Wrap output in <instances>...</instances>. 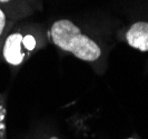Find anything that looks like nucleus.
I'll list each match as a JSON object with an SVG mask.
<instances>
[{
    "label": "nucleus",
    "instance_id": "obj_6",
    "mask_svg": "<svg viewBox=\"0 0 148 139\" xmlns=\"http://www.w3.org/2000/svg\"><path fill=\"white\" fill-rule=\"evenodd\" d=\"M8 1H10V0H0V2H8Z\"/></svg>",
    "mask_w": 148,
    "mask_h": 139
},
{
    "label": "nucleus",
    "instance_id": "obj_4",
    "mask_svg": "<svg viewBox=\"0 0 148 139\" xmlns=\"http://www.w3.org/2000/svg\"><path fill=\"white\" fill-rule=\"evenodd\" d=\"M22 42H23V46H25L28 50H34L35 47H36V39L31 36V35H28V36L23 37Z\"/></svg>",
    "mask_w": 148,
    "mask_h": 139
},
{
    "label": "nucleus",
    "instance_id": "obj_3",
    "mask_svg": "<svg viewBox=\"0 0 148 139\" xmlns=\"http://www.w3.org/2000/svg\"><path fill=\"white\" fill-rule=\"evenodd\" d=\"M23 37L20 34H11L6 39L3 46V57L8 64L18 66L23 61L25 55L21 51V44Z\"/></svg>",
    "mask_w": 148,
    "mask_h": 139
},
{
    "label": "nucleus",
    "instance_id": "obj_7",
    "mask_svg": "<svg viewBox=\"0 0 148 139\" xmlns=\"http://www.w3.org/2000/svg\"><path fill=\"white\" fill-rule=\"evenodd\" d=\"M49 139H59V138H57V137H50Z\"/></svg>",
    "mask_w": 148,
    "mask_h": 139
},
{
    "label": "nucleus",
    "instance_id": "obj_5",
    "mask_svg": "<svg viewBox=\"0 0 148 139\" xmlns=\"http://www.w3.org/2000/svg\"><path fill=\"white\" fill-rule=\"evenodd\" d=\"M5 27H6V15H5V12L0 9V36H1V34L3 32Z\"/></svg>",
    "mask_w": 148,
    "mask_h": 139
},
{
    "label": "nucleus",
    "instance_id": "obj_1",
    "mask_svg": "<svg viewBox=\"0 0 148 139\" xmlns=\"http://www.w3.org/2000/svg\"><path fill=\"white\" fill-rule=\"evenodd\" d=\"M50 35L53 44L60 49L69 51L80 60L95 61L100 57V47L70 20L61 19L52 25Z\"/></svg>",
    "mask_w": 148,
    "mask_h": 139
},
{
    "label": "nucleus",
    "instance_id": "obj_8",
    "mask_svg": "<svg viewBox=\"0 0 148 139\" xmlns=\"http://www.w3.org/2000/svg\"><path fill=\"white\" fill-rule=\"evenodd\" d=\"M128 139H133V138H128Z\"/></svg>",
    "mask_w": 148,
    "mask_h": 139
},
{
    "label": "nucleus",
    "instance_id": "obj_2",
    "mask_svg": "<svg viewBox=\"0 0 148 139\" xmlns=\"http://www.w3.org/2000/svg\"><path fill=\"white\" fill-rule=\"evenodd\" d=\"M127 42L135 49L148 51V22L139 21L134 23L126 34Z\"/></svg>",
    "mask_w": 148,
    "mask_h": 139
}]
</instances>
